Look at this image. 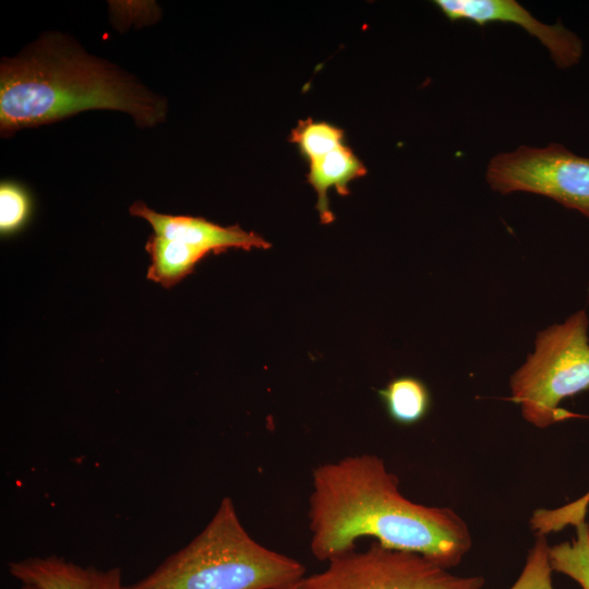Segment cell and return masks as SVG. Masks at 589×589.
<instances>
[{
  "label": "cell",
  "instance_id": "d6986e66",
  "mask_svg": "<svg viewBox=\"0 0 589 589\" xmlns=\"http://www.w3.org/2000/svg\"><path fill=\"white\" fill-rule=\"evenodd\" d=\"M301 581L281 589H301Z\"/></svg>",
  "mask_w": 589,
  "mask_h": 589
},
{
  "label": "cell",
  "instance_id": "4fadbf2b",
  "mask_svg": "<svg viewBox=\"0 0 589 589\" xmlns=\"http://www.w3.org/2000/svg\"><path fill=\"white\" fill-rule=\"evenodd\" d=\"M575 526L576 537L570 542L550 546L549 558L553 570L589 589V525L580 520Z\"/></svg>",
  "mask_w": 589,
  "mask_h": 589
},
{
  "label": "cell",
  "instance_id": "5bb4252c",
  "mask_svg": "<svg viewBox=\"0 0 589 589\" xmlns=\"http://www.w3.org/2000/svg\"><path fill=\"white\" fill-rule=\"evenodd\" d=\"M290 141L310 161L344 145V131L327 122L306 119L292 130Z\"/></svg>",
  "mask_w": 589,
  "mask_h": 589
},
{
  "label": "cell",
  "instance_id": "9c48e42d",
  "mask_svg": "<svg viewBox=\"0 0 589 589\" xmlns=\"http://www.w3.org/2000/svg\"><path fill=\"white\" fill-rule=\"evenodd\" d=\"M8 568L20 582L34 584L41 589H125L120 567L99 569L56 555L12 561Z\"/></svg>",
  "mask_w": 589,
  "mask_h": 589
},
{
  "label": "cell",
  "instance_id": "8fae6325",
  "mask_svg": "<svg viewBox=\"0 0 589 589\" xmlns=\"http://www.w3.org/2000/svg\"><path fill=\"white\" fill-rule=\"evenodd\" d=\"M151 265L147 278L165 288H171L190 275L196 264L209 252L199 247L152 235L145 244Z\"/></svg>",
  "mask_w": 589,
  "mask_h": 589
},
{
  "label": "cell",
  "instance_id": "7c38bea8",
  "mask_svg": "<svg viewBox=\"0 0 589 589\" xmlns=\"http://www.w3.org/2000/svg\"><path fill=\"white\" fill-rule=\"evenodd\" d=\"M377 394L388 417L401 425L418 423L431 408L428 386L422 380L411 375L393 378L378 389Z\"/></svg>",
  "mask_w": 589,
  "mask_h": 589
},
{
  "label": "cell",
  "instance_id": "6da1fadb",
  "mask_svg": "<svg viewBox=\"0 0 589 589\" xmlns=\"http://www.w3.org/2000/svg\"><path fill=\"white\" fill-rule=\"evenodd\" d=\"M398 478L373 454L318 465L309 497L310 550L321 562L354 551L362 537L423 555L448 569L471 549L470 530L448 507L405 497Z\"/></svg>",
  "mask_w": 589,
  "mask_h": 589
},
{
  "label": "cell",
  "instance_id": "8992f818",
  "mask_svg": "<svg viewBox=\"0 0 589 589\" xmlns=\"http://www.w3.org/2000/svg\"><path fill=\"white\" fill-rule=\"evenodd\" d=\"M485 179L501 194H539L589 218V157L576 155L560 143L521 145L498 153L489 161Z\"/></svg>",
  "mask_w": 589,
  "mask_h": 589
},
{
  "label": "cell",
  "instance_id": "7a4b0ae2",
  "mask_svg": "<svg viewBox=\"0 0 589 589\" xmlns=\"http://www.w3.org/2000/svg\"><path fill=\"white\" fill-rule=\"evenodd\" d=\"M93 109L123 111L137 127L152 128L165 120L167 101L60 33H45L17 56L2 58L1 136Z\"/></svg>",
  "mask_w": 589,
  "mask_h": 589
},
{
  "label": "cell",
  "instance_id": "5b68a950",
  "mask_svg": "<svg viewBox=\"0 0 589 589\" xmlns=\"http://www.w3.org/2000/svg\"><path fill=\"white\" fill-rule=\"evenodd\" d=\"M326 569L305 576L301 589H481V576H458L418 553L373 541L363 552L330 560Z\"/></svg>",
  "mask_w": 589,
  "mask_h": 589
},
{
  "label": "cell",
  "instance_id": "277c9868",
  "mask_svg": "<svg viewBox=\"0 0 589 589\" xmlns=\"http://www.w3.org/2000/svg\"><path fill=\"white\" fill-rule=\"evenodd\" d=\"M588 325L581 310L541 330L534 351L512 375V400L534 426L546 428L574 417L560 408L561 401L589 389Z\"/></svg>",
  "mask_w": 589,
  "mask_h": 589
},
{
  "label": "cell",
  "instance_id": "30bf717a",
  "mask_svg": "<svg viewBox=\"0 0 589 589\" xmlns=\"http://www.w3.org/2000/svg\"><path fill=\"white\" fill-rule=\"evenodd\" d=\"M308 181L316 192V209L322 224H330L335 216L329 207L327 192L330 188L342 196L349 194V183L366 173L363 163L347 146L310 160Z\"/></svg>",
  "mask_w": 589,
  "mask_h": 589
},
{
  "label": "cell",
  "instance_id": "ac0fdd59",
  "mask_svg": "<svg viewBox=\"0 0 589 589\" xmlns=\"http://www.w3.org/2000/svg\"><path fill=\"white\" fill-rule=\"evenodd\" d=\"M578 503H579L581 506H584V507L587 508L588 503H589V493H588L586 496H584V497H581L580 500H578Z\"/></svg>",
  "mask_w": 589,
  "mask_h": 589
},
{
  "label": "cell",
  "instance_id": "9a60e30c",
  "mask_svg": "<svg viewBox=\"0 0 589 589\" xmlns=\"http://www.w3.org/2000/svg\"><path fill=\"white\" fill-rule=\"evenodd\" d=\"M32 214V202L27 191L12 181L0 184V232L10 236L23 228Z\"/></svg>",
  "mask_w": 589,
  "mask_h": 589
},
{
  "label": "cell",
  "instance_id": "e0dca14e",
  "mask_svg": "<svg viewBox=\"0 0 589 589\" xmlns=\"http://www.w3.org/2000/svg\"><path fill=\"white\" fill-rule=\"evenodd\" d=\"M21 587L20 589H41L40 587L34 585V584H29V582H21Z\"/></svg>",
  "mask_w": 589,
  "mask_h": 589
},
{
  "label": "cell",
  "instance_id": "2e32d148",
  "mask_svg": "<svg viewBox=\"0 0 589 589\" xmlns=\"http://www.w3.org/2000/svg\"><path fill=\"white\" fill-rule=\"evenodd\" d=\"M549 550L550 546L545 534H537L536 541L528 552L524 568L509 589H554Z\"/></svg>",
  "mask_w": 589,
  "mask_h": 589
},
{
  "label": "cell",
  "instance_id": "52a82bcc",
  "mask_svg": "<svg viewBox=\"0 0 589 589\" xmlns=\"http://www.w3.org/2000/svg\"><path fill=\"white\" fill-rule=\"evenodd\" d=\"M434 4L452 22L466 21L479 26L508 23L522 27L548 49L557 68H572L582 58L584 44L578 35L562 23H542L515 0H435Z\"/></svg>",
  "mask_w": 589,
  "mask_h": 589
},
{
  "label": "cell",
  "instance_id": "ba28073f",
  "mask_svg": "<svg viewBox=\"0 0 589 589\" xmlns=\"http://www.w3.org/2000/svg\"><path fill=\"white\" fill-rule=\"evenodd\" d=\"M129 211L131 215L148 221L155 235L199 247L209 253L231 248L245 251L271 248L262 236L245 231L239 225L223 227L202 217L163 214L141 201L133 203Z\"/></svg>",
  "mask_w": 589,
  "mask_h": 589
},
{
  "label": "cell",
  "instance_id": "3957f363",
  "mask_svg": "<svg viewBox=\"0 0 589 589\" xmlns=\"http://www.w3.org/2000/svg\"><path fill=\"white\" fill-rule=\"evenodd\" d=\"M304 577L300 562L255 541L224 497L196 537L125 589H281Z\"/></svg>",
  "mask_w": 589,
  "mask_h": 589
}]
</instances>
